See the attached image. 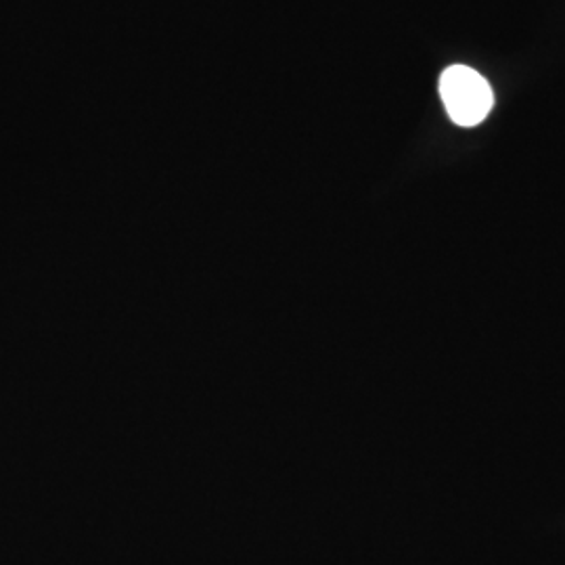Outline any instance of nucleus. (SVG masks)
<instances>
[{
	"mask_svg": "<svg viewBox=\"0 0 565 565\" xmlns=\"http://www.w3.org/2000/svg\"><path fill=\"white\" fill-rule=\"evenodd\" d=\"M440 97L448 118L463 128L482 124L494 105V93L488 81L467 65L446 67L440 76Z\"/></svg>",
	"mask_w": 565,
	"mask_h": 565,
	"instance_id": "f257e3e1",
	"label": "nucleus"
}]
</instances>
